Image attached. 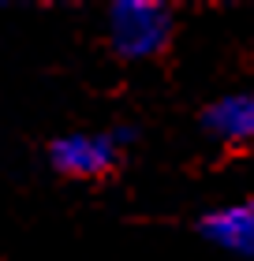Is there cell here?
Segmentation results:
<instances>
[{
    "label": "cell",
    "instance_id": "obj_1",
    "mask_svg": "<svg viewBox=\"0 0 254 261\" xmlns=\"http://www.w3.org/2000/svg\"><path fill=\"white\" fill-rule=\"evenodd\" d=\"M112 49L127 60H150L172 38V11L157 0H120L108 11Z\"/></svg>",
    "mask_w": 254,
    "mask_h": 261
},
{
    "label": "cell",
    "instance_id": "obj_2",
    "mask_svg": "<svg viewBox=\"0 0 254 261\" xmlns=\"http://www.w3.org/2000/svg\"><path fill=\"white\" fill-rule=\"evenodd\" d=\"M127 135H86V130H75V135H64L53 142V164L64 175H75V179H94V175L108 172L116 164L120 142Z\"/></svg>",
    "mask_w": 254,
    "mask_h": 261
},
{
    "label": "cell",
    "instance_id": "obj_3",
    "mask_svg": "<svg viewBox=\"0 0 254 261\" xmlns=\"http://www.w3.org/2000/svg\"><path fill=\"white\" fill-rule=\"evenodd\" d=\"M202 235L217 243L221 250H232L239 257H254V201L224 205L202 220Z\"/></svg>",
    "mask_w": 254,
    "mask_h": 261
},
{
    "label": "cell",
    "instance_id": "obj_4",
    "mask_svg": "<svg viewBox=\"0 0 254 261\" xmlns=\"http://www.w3.org/2000/svg\"><path fill=\"white\" fill-rule=\"evenodd\" d=\"M205 127L224 142H254V93H228L213 101Z\"/></svg>",
    "mask_w": 254,
    "mask_h": 261
}]
</instances>
